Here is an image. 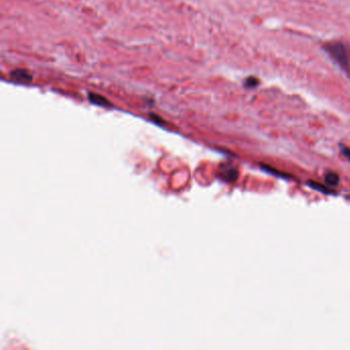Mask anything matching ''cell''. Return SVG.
Wrapping results in <instances>:
<instances>
[{"label": "cell", "mask_w": 350, "mask_h": 350, "mask_svg": "<svg viewBox=\"0 0 350 350\" xmlns=\"http://www.w3.org/2000/svg\"><path fill=\"white\" fill-rule=\"evenodd\" d=\"M325 52L350 76V45L343 41L328 42L324 46Z\"/></svg>", "instance_id": "6da1fadb"}, {"label": "cell", "mask_w": 350, "mask_h": 350, "mask_svg": "<svg viewBox=\"0 0 350 350\" xmlns=\"http://www.w3.org/2000/svg\"><path fill=\"white\" fill-rule=\"evenodd\" d=\"M220 177L224 181L231 182V181L236 179L237 171H236V169H234L229 165H223L220 168Z\"/></svg>", "instance_id": "7a4b0ae2"}, {"label": "cell", "mask_w": 350, "mask_h": 350, "mask_svg": "<svg viewBox=\"0 0 350 350\" xmlns=\"http://www.w3.org/2000/svg\"><path fill=\"white\" fill-rule=\"evenodd\" d=\"M11 78L16 81L19 82H28L31 80V76L28 74L27 71L19 69V70H14L11 72Z\"/></svg>", "instance_id": "3957f363"}, {"label": "cell", "mask_w": 350, "mask_h": 350, "mask_svg": "<svg viewBox=\"0 0 350 350\" xmlns=\"http://www.w3.org/2000/svg\"><path fill=\"white\" fill-rule=\"evenodd\" d=\"M325 181L328 185L335 186V185L339 184L340 180H339L338 175H336L335 173H327L326 176H325Z\"/></svg>", "instance_id": "277c9868"}, {"label": "cell", "mask_w": 350, "mask_h": 350, "mask_svg": "<svg viewBox=\"0 0 350 350\" xmlns=\"http://www.w3.org/2000/svg\"><path fill=\"white\" fill-rule=\"evenodd\" d=\"M90 99H91V101L93 102V103H95V104H97V105H100V106H106V105H108L107 100L104 99V98H102V97L99 96V95L91 94V95H90Z\"/></svg>", "instance_id": "5b68a950"}, {"label": "cell", "mask_w": 350, "mask_h": 350, "mask_svg": "<svg viewBox=\"0 0 350 350\" xmlns=\"http://www.w3.org/2000/svg\"><path fill=\"white\" fill-rule=\"evenodd\" d=\"M259 85V79L255 76H250L247 77L244 81V86L246 89H254V87Z\"/></svg>", "instance_id": "8992f818"}, {"label": "cell", "mask_w": 350, "mask_h": 350, "mask_svg": "<svg viewBox=\"0 0 350 350\" xmlns=\"http://www.w3.org/2000/svg\"><path fill=\"white\" fill-rule=\"evenodd\" d=\"M310 184H311V187L316 189V190H319V191L325 192V193H331V190H329V189L326 187H323L320 184H312V183H310Z\"/></svg>", "instance_id": "52a82bcc"}, {"label": "cell", "mask_w": 350, "mask_h": 350, "mask_svg": "<svg viewBox=\"0 0 350 350\" xmlns=\"http://www.w3.org/2000/svg\"><path fill=\"white\" fill-rule=\"evenodd\" d=\"M341 154L350 162V148L345 147V146H341Z\"/></svg>", "instance_id": "ba28073f"}]
</instances>
